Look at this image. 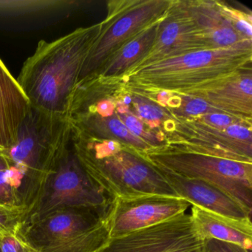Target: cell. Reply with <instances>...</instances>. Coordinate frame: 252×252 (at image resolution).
I'll return each mask as SVG.
<instances>
[{"label": "cell", "instance_id": "cell-30", "mask_svg": "<svg viewBox=\"0 0 252 252\" xmlns=\"http://www.w3.org/2000/svg\"><path fill=\"white\" fill-rule=\"evenodd\" d=\"M11 165L8 160L5 150L0 148V171L5 170V169H10Z\"/></svg>", "mask_w": 252, "mask_h": 252}, {"label": "cell", "instance_id": "cell-12", "mask_svg": "<svg viewBox=\"0 0 252 252\" xmlns=\"http://www.w3.org/2000/svg\"><path fill=\"white\" fill-rule=\"evenodd\" d=\"M110 209L69 208L40 219L22 224L20 232L36 251L98 226L106 220Z\"/></svg>", "mask_w": 252, "mask_h": 252}, {"label": "cell", "instance_id": "cell-3", "mask_svg": "<svg viewBox=\"0 0 252 252\" xmlns=\"http://www.w3.org/2000/svg\"><path fill=\"white\" fill-rule=\"evenodd\" d=\"M71 142L84 169L112 199L147 194L179 197L138 152L122 144L111 150L105 140L90 138L73 129Z\"/></svg>", "mask_w": 252, "mask_h": 252}, {"label": "cell", "instance_id": "cell-7", "mask_svg": "<svg viewBox=\"0 0 252 252\" xmlns=\"http://www.w3.org/2000/svg\"><path fill=\"white\" fill-rule=\"evenodd\" d=\"M113 199L88 175L71 145L47 175L24 222L69 208L110 209ZM23 222V223H24Z\"/></svg>", "mask_w": 252, "mask_h": 252}, {"label": "cell", "instance_id": "cell-13", "mask_svg": "<svg viewBox=\"0 0 252 252\" xmlns=\"http://www.w3.org/2000/svg\"><path fill=\"white\" fill-rule=\"evenodd\" d=\"M155 167L163 175L178 197L191 206H198L228 218L252 220V215L248 213L240 203L215 186L200 180L175 175L158 166Z\"/></svg>", "mask_w": 252, "mask_h": 252}, {"label": "cell", "instance_id": "cell-11", "mask_svg": "<svg viewBox=\"0 0 252 252\" xmlns=\"http://www.w3.org/2000/svg\"><path fill=\"white\" fill-rule=\"evenodd\" d=\"M202 50H208L207 46L189 14L185 0H171L153 46L125 76L154 63Z\"/></svg>", "mask_w": 252, "mask_h": 252}, {"label": "cell", "instance_id": "cell-21", "mask_svg": "<svg viewBox=\"0 0 252 252\" xmlns=\"http://www.w3.org/2000/svg\"><path fill=\"white\" fill-rule=\"evenodd\" d=\"M116 113L128 130L148 144L152 149L159 148L166 145L164 134L147 129L145 124L133 112L131 111L129 107L125 106L121 101L120 95L116 98Z\"/></svg>", "mask_w": 252, "mask_h": 252}, {"label": "cell", "instance_id": "cell-18", "mask_svg": "<svg viewBox=\"0 0 252 252\" xmlns=\"http://www.w3.org/2000/svg\"><path fill=\"white\" fill-rule=\"evenodd\" d=\"M163 18L144 29L114 53L97 76L111 80L122 79L149 52L156 39L159 23Z\"/></svg>", "mask_w": 252, "mask_h": 252}, {"label": "cell", "instance_id": "cell-17", "mask_svg": "<svg viewBox=\"0 0 252 252\" xmlns=\"http://www.w3.org/2000/svg\"><path fill=\"white\" fill-rule=\"evenodd\" d=\"M215 108L247 122L252 119V70L200 95Z\"/></svg>", "mask_w": 252, "mask_h": 252}, {"label": "cell", "instance_id": "cell-8", "mask_svg": "<svg viewBox=\"0 0 252 252\" xmlns=\"http://www.w3.org/2000/svg\"><path fill=\"white\" fill-rule=\"evenodd\" d=\"M175 127L164 134L165 147L252 163V124L240 122L215 128L196 119L174 117Z\"/></svg>", "mask_w": 252, "mask_h": 252}, {"label": "cell", "instance_id": "cell-25", "mask_svg": "<svg viewBox=\"0 0 252 252\" xmlns=\"http://www.w3.org/2000/svg\"><path fill=\"white\" fill-rule=\"evenodd\" d=\"M222 13L226 16L236 32L246 40L252 41V12L246 13L219 1Z\"/></svg>", "mask_w": 252, "mask_h": 252}, {"label": "cell", "instance_id": "cell-23", "mask_svg": "<svg viewBox=\"0 0 252 252\" xmlns=\"http://www.w3.org/2000/svg\"><path fill=\"white\" fill-rule=\"evenodd\" d=\"M75 3L73 1H0V14H25L56 9Z\"/></svg>", "mask_w": 252, "mask_h": 252}, {"label": "cell", "instance_id": "cell-31", "mask_svg": "<svg viewBox=\"0 0 252 252\" xmlns=\"http://www.w3.org/2000/svg\"><path fill=\"white\" fill-rule=\"evenodd\" d=\"M4 233V232H3ZM0 234H1V233H0Z\"/></svg>", "mask_w": 252, "mask_h": 252}, {"label": "cell", "instance_id": "cell-10", "mask_svg": "<svg viewBox=\"0 0 252 252\" xmlns=\"http://www.w3.org/2000/svg\"><path fill=\"white\" fill-rule=\"evenodd\" d=\"M190 206L184 199L160 194L115 197L106 219L110 239L160 223L185 213Z\"/></svg>", "mask_w": 252, "mask_h": 252}, {"label": "cell", "instance_id": "cell-29", "mask_svg": "<svg viewBox=\"0 0 252 252\" xmlns=\"http://www.w3.org/2000/svg\"><path fill=\"white\" fill-rule=\"evenodd\" d=\"M203 252H252L233 243L209 239L203 241Z\"/></svg>", "mask_w": 252, "mask_h": 252}, {"label": "cell", "instance_id": "cell-22", "mask_svg": "<svg viewBox=\"0 0 252 252\" xmlns=\"http://www.w3.org/2000/svg\"><path fill=\"white\" fill-rule=\"evenodd\" d=\"M127 91L132 98L131 104L135 112L134 113L144 124L148 125L152 130L158 129V132H163L164 124L173 119L174 116L172 113L167 109L159 105L153 100L137 93L128 90Z\"/></svg>", "mask_w": 252, "mask_h": 252}, {"label": "cell", "instance_id": "cell-9", "mask_svg": "<svg viewBox=\"0 0 252 252\" xmlns=\"http://www.w3.org/2000/svg\"><path fill=\"white\" fill-rule=\"evenodd\" d=\"M190 213L111 238L95 252H203Z\"/></svg>", "mask_w": 252, "mask_h": 252}, {"label": "cell", "instance_id": "cell-2", "mask_svg": "<svg viewBox=\"0 0 252 252\" xmlns=\"http://www.w3.org/2000/svg\"><path fill=\"white\" fill-rule=\"evenodd\" d=\"M252 42L208 49L154 63L122 78L125 88L142 92L166 91L199 97L252 70Z\"/></svg>", "mask_w": 252, "mask_h": 252}, {"label": "cell", "instance_id": "cell-16", "mask_svg": "<svg viewBox=\"0 0 252 252\" xmlns=\"http://www.w3.org/2000/svg\"><path fill=\"white\" fill-rule=\"evenodd\" d=\"M191 206L190 215L193 225L203 241L213 239L252 251V220L228 218L198 206Z\"/></svg>", "mask_w": 252, "mask_h": 252}, {"label": "cell", "instance_id": "cell-4", "mask_svg": "<svg viewBox=\"0 0 252 252\" xmlns=\"http://www.w3.org/2000/svg\"><path fill=\"white\" fill-rule=\"evenodd\" d=\"M71 140L72 126L67 116L32 108L17 142L5 153L11 166L20 171L39 194L47 175L71 145Z\"/></svg>", "mask_w": 252, "mask_h": 252}, {"label": "cell", "instance_id": "cell-28", "mask_svg": "<svg viewBox=\"0 0 252 252\" xmlns=\"http://www.w3.org/2000/svg\"><path fill=\"white\" fill-rule=\"evenodd\" d=\"M193 119H196L205 125L215 128H225L234 125V124L240 123V122H247V123L252 124V122H247V121L243 120L240 118L234 117L231 115L221 113V112L208 113V114L203 115V116L197 118H193Z\"/></svg>", "mask_w": 252, "mask_h": 252}, {"label": "cell", "instance_id": "cell-5", "mask_svg": "<svg viewBox=\"0 0 252 252\" xmlns=\"http://www.w3.org/2000/svg\"><path fill=\"white\" fill-rule=\"evenodd\" d=\"M152 164L185 178L215 186L252 211V163L179 151L163 147L141 153Z\"/></svg>", "mask_w": 252, "mask_h": 252}, {"label": "cell", "instance_id": "cell-15", "mask_svg": "<svg viewBox=\"0 0 252 252\" xmlns=\"http://www.w3.org/2000/svg\"><path fill=\"white\" fill-rule=\"evenodd\" d=\"M185 2L208 49L231 48L252 42L236 32L218 0H185Z\"/></svg>", "mask_w": 252, "mask_h": 252}, {"label": "cell", "instance_id": "cell-19", "mask_svg": "<svg viewBox=\"0 0 252 252\" xmlns=\"http://www.w3.org/2000/svg\"><path fill=\"white\" fill-rule=\"evenodd\" d=\"M70 124L72 129L90 138L118 141L139 153H145L152 149L128 130L116 113L105 117L93 116Z\"/></svg>", "mask_w": 252, "mask_h": 252}, {"label": "cell", "instance_id": "cell-1", "mask_svg": "<svg viewBox=\"0 0 252 252\" xmlns=\"http://www.w3.org/2000/svg\"><path fill=\"white\" fill-rule=\"evenodd\" d=\"M101 26V22L76 29L52 42L39 41L17 79L32 108L48 114L67 116L82 66Z\"/></svg>", "mask_w": 252, "mask_h": 252}, {"label": "cell", "instance_id": "cell-26", "mask_svg": "<svg viewBox=\"0 0 252 252\" xmlns=\"http://www.w3.org/2000/svg\"><path fill=\"white\" fill-rule=\"evenodd\" d=\"M0 252H38L26 241L20 229L0 234Z\"/></svg>", "mask_w": 252, "mask_h": 252}, {"label": "cell", "instance_id": "cell-6", "mask_svg": "<svg viewBox=\"0 0 252 252\" xmlns=\"http://www.w3.org/2000/svg\"><path fill=\"white\" fill-rule=\"evenodd\" d=\"M171 0H111L101 32L82 66L79 82L98 76L110 57L126 42L164 17Z\"/></svg>", "mask_w": 252, "mask_h": 252}, {"label": "cell", "instance_id": "cell-27", "mask_svg": "<svg viewBox=\"0 0 252 252\" xmlns=\"http://www.w3.org/2000/svg\"><path fill=\"white\" fill-rule=\"evenodd\" d=\"M26 214L25 209L0 206V233L20 229Z\"/></svg>", "mask_w": 252, "mask_h": 252}, {"label": "cell", "instance_id": "cell-14", "mask_svg": "<svg viewBox=\"0 0 252 252\" xmlns=\"http://www.w3.org/2000/svg\"><path fill=\"white\" fill-rule=\"evenodd\" d=\"M32 110L17 79L0 59V148L8 150L16 144Z\"/></svg>", "mask_w": 252, "mask_h": 252}, {"label": "cell", "instance_id": "cell-20", "mask_svg": "<svg viewBox=\"0 0 252 252\" xmlns=\"http://www.w3.org/2000/svg\"><path fill=\"white\" fill-rule=\"evenodd\" d=\"M107 219V218H106ZM110 240L107 220L98 226L39 249L38 252H95Z\"/></svg>", "mask_w": 252, "mask_h": 252}, {"label": "cell", "instance_id": "cell-24", "mask_svg": "<svg viewBox=\"0 0 252 252\" xmlns=\"http://www.w3.org/2000/svg\"><path fill=\"white\" fill-rule=\"evenodd\" d=\"M180 96H181V102L178 104V107L169 110L174 117L181 118V119H193V118L199 117L208 113L221 112L212 107L206 100L200 97L185 96V95H180Z\"/></svg>", "mask_w": 252, "mask_h": 252}]
</instances>
